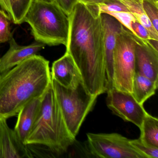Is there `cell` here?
<instances>
[{
    "mask_svg": "<svg viewBox=\"0 0 158 158\" xmlns=\"http://www.w3.org/2000/svg\"><path fill=\"white\" fill-rule=\"evenodd\" d=\"M68 17L66 52L75 63L88 91L98 97L108 90L101 15L96 6L78 2Z\"/></svg>",
    "mask_w": 158,
    "mask_h": 158,
    "instance_id": "1",
    "label": "cell"
},
{
    "mask_svg": "<svg viewBox=\"0 0 158 158\" xmlns=\"http://www.w3.org/2000/svg\"><path fill=\"white\" fill-rule=\"evenodd\" d=\"M51 83L49 61L37 54L0 74V120L17 115L26 104L43 96Z\"/></svg>",
    "mask_w": 158,
    "mask_h": 158,
    "instance_id": "2",
    "label": "cell"
},
{
    "mask_svg": "<svg viewBox=\"0 0 158 158\" xmlns=\"http://www.w3.org/2000/svg\"><path fill=\"white\" fill-rule=\"evenodd\" d=\"M59 107L52 83L46 91L26 145L45 146L57 154L66 152L74 142Z\"/></svg>",
    "mask_w": 158,
    "mask_h": 158,
    "instance_id": "3",
    "label": "cell"
},
{
    "mask_svg": "<svg viewBox=\"0 0 158 158\" xmlns=\"http://www.w3.org/2000/svg\"><path fill=\"white\" fill-rule=\"evenodd\" d=\"M37 42L49 46H66L69 28L68 15L55 2L33 0L24 19Z\"/></svg>",
    "mask_w": 158,
    "mask_h": 158,
    "instance_id": "4",
    "label": "cell"
},
{
    "mask_svg": "<svg viewBox=\"0 0 158 158\" xmlns=\"http://www.w3.org/2000/svg\"><path fill=\"white\" fill-rule=\"evenodd\" d=\"M52 83L67 128L75 138L98 96L91 95L83 81L73 88L64 87L52 79Z\"/></svg>",
    "mask_w": 158,
    "mask_h": 158,
    "instance_id": "5",
    "label": "cell"
},
{
    "mask_svg": "<svg viewBox=\"0 0 158 158\" xmlns=\"http://www.w3.org/2000/svg\"><path fill=\"white\" fill-rule=\"evenodd\" d=\"M135 51L133 33L123 26L116 37L114 51L113 88L132 94L135 73Z\"/></svg>",
    "mask_w": 158,
    "mask_h": 158,
    "instance_id": "6",
    "label": "cell"
},
{
    "mask_svg": "<svg viewBox=\"0 0 158 158\" xmlns=\"http://www.w3.org/2000/svg\"><path fill=\"white\" fill-rule=\"evenodd\" d=\"M88 146L92 155L103 158H147L135 148L130 139L117 133H87Z\"/></svg>",
    "mask_w": 158,
    "mask_h": 158,
    "instance_id": "7",
    "label": "cell"
},
{
    "mask_svg": "<svg viewBox=\"0 0 158 158\" xmlns=\"http://www.w3.org/2000/svg\"><path fill=\"white\" fill-rule=\"evenodd\" d=\"M107 107L117 116L133 123L140 129L144 118L148 114L132 94L114 88L107 91Z\"/></svg>",
    "mask_w": 158,
    "mask_h": 158,
    "instance_id": "8",
    "label": "cell"
},
{
    "mask_svg": "<svg viewBox=\"0 0 158 158\" xmlns=\"http://www.w3.org/2000/svg\"><path fill=\"white\" fill-rule=\"evenodd\" d=\"M135 42V71L158 83V50L152 41L133 34Z\"/></svg>",
    "mask_w": 158,
    "mask_h": 158,
    "instance_id": "9",
    "label": "cell"
},
{
    "mask_svg": "<svg viewBox=\"0 0 158 158\" xmlns=\"http://www.w3.org/2000/svg\"><path fill=\"white\" fill-rule=\"evenodd\" d=\"M101 15L103 26L105 71L108 90L113 88L114 51L116 43V37L122 30L123 26L110 15L102 13Z\"/></svg>",
    "mask_w": 158,
    "mask_h": 158,
    "instance_id": "10",
    "label": "cell"
},
{
    "mask_svg": "<svg viewBox=\"0 0 158 158\" xmlns=\"http://www.w3.org/2000/svg\"><path fill=\"white\" fill-rule=\"evenodd\" d=\"M27 145L20 139L6 119L0 120V158H34Z\"/></svg>",
    "mask_w": 158,
    "mask_h": 158,
    "instance_id": "11",
    "label": "cell"
},
{
    "mask_svg": "<svg viewBox=\"0 0 158 158\" xmlns=\"http://www.w3.org/2000/svg\"><path fill=\"white\" fill-rule=\"evenodd\" d=\"M9 43V49L0 59V74L10 70L26 59L37 55L46 46L39 42L21 46L17 44L13 36Z\"/></svg>",
    "mask_w": 158,
    "mask_h": 158,
    "instance_id": "12",
    "label": "cell"
},
{
    "mask_svg": "<svg viewBox=\"0 0 158 158\" xmlns=\"http://www.w3.org/2000/svg\"><path fill=\"white\" fill-rule=\"evenodd\" d=\"M51 74L52 79L64 87H75L83 81L75 63L67 52L53 63Z\"/></svg>",
    "mask_w": 158,
    "mask_h": 158,
    "instance_id": "13",
    "label": "cell"
},
{
    "mask_svg": "<svg viewBox=\"0 0 158 158\" xmlns=\"http://www.w3.org/2000/svg\"><path fill=\"white\" fill-rule=\"evenodd\" d=\"M42 97L29 102L17 114V122L14 129L25 144L38 114Z\"/></svg>",
    "mask_w": 158,
    "mask_h": 158,
    "instance_id": "14",
    "label": "cell"
},
{
    "mask_svg": "<svg viewBox=\"0 0 158 158\" xmlns=\"http://www.w3.org/2000/svg\"><path fill=\"white\" fill-rule=\"evenodd\" d=\"M158 86V83L135 73L133 80L132 95L139 103L143 105L147 100L155 94Z\"/></svg>",
    "mask_w": 158,
    "mask_h": 158,
    "instance_id": "15",
    "label": "cell"
},
{
    "mask_svg": "<svg viewBox=\"0 0 158 158\" xmlns=\"http://www.w3.org/2000/svg\"><path fill=\"white\" fill-rule=\"evenodd\" d=\"M125 6L138 22L145 27L149 33L152 40L158 45V31L152 24L147 16L144 7L143 0H119Z\"/></svg>",
    "mask_w": 158,
    "mask_h": 158,
    "instance_id": "16",
    "label": "cell"
},
{
    "mask_svg": "<svg viewBox=\"0 0 158 158\" xmlns=\"http://www.w3.org/2000/svg\"><path fill=\"white\" fill-rule=\"evenodd\" d=\"M139 138L145 143L158 148V119L148 114L140 127Z\"/></svg>",
    "mask_w": 158,
    "mask_h": 158,
    "instance_id": "17",
    "label": "cell"
},
{
    "mask_svg": "<svg viewBox=\"0 0 158 158\" xmlns=\"http://www.w3.org/2000/svg\"><path fill=\"white\" fill-rule=\"evenodd\" d=\"M33 0H10V20L15 24L24 23L25 16L28 11Z\"/></svg>",
    "mask_w": 158,
    "mask_h": 158,
    "instance_id": "18",
    "label": "cell"
},
{
    "mask_svg": "<svg viewBox=\"0 0 158 158\" xmlns=\"http://www.w3.org/2000/svg\"><path fill=\"white\" fill-rule=\"evenodd\" d=\"M133 147L143 153L147 158H158V148L151 146L141 140L140 138L130 139Z\"/></svg>",
    "mask_w": 158,
    "mask_h": 158,
    "instance_id": "19",
    "label": "cell"
},
{
    "mask_svg": "<svg viewBox=\"0 0 158 158\" xmlns=\"http://www.w3.org/2000/svg\"><path fill=\"white\" fill-rule=\"evenodd\" d=\"M10 20L8 15L0 10V44L9 41L13 36L10 28Z\"/></svg>",
    "mask_w": 158,
    "mask_h": 158,
    "instance_id": "20",
    "label": "cell"
},
{
    "mask_svg": "<svg viewBox=\"0 0 158 158\" xmlns=\"http://www.w3.org/2000/svg\"><path fill=\"white\" fill-rule=\"evenodd\" d=\"M98 12L108 14L117 12H129L124 5L119 1H113L95 6Z\"/></svg>",
    "mask_w": 158,
    "mask_h": 158,
    "instance_id": "21",
    "label": "cell"
},
{
    "mask_svg": "<svg viewBox=\"0 0 158 158\" xmlns=\"http://www.w3.org/2000/svg\"><path fill=\"white\" fill-rule=\"evenodd\" d=\"M143 7L152 24L158 31V5L152 2L143 0Z\"/></svg>",
    "mask_w": 158,
    "mask_h": 158,
    "instance_id": "22",
    "label": "cell"
},
{
    "mask_svg": "<svg viewBox=\"0 0 158 158\" xmlns=\"http://www.w3.org/2000/svg\"><path fill=\"white\" fill-rule=\"evenodd\" d=\"M116 19L124 27L134 34L132 23L136 20L134 15L129 12H117L108 14Z\"/></svg>",
    "mask_w": 158,
    "mask_h": 158,
    "instance_id": "23",
    "label": "cell"
},
{
    "mask_svg": "<svg viewBox=\"0 0 158 158\" xmlns=\"http://www.w3.org/2000/svg\"><path fill=\"white\" fill-rule=\"evenodd\" d=\"M132 28L135 35L144 40L152 41L148 29L137 20L134 21L132 23ZM154 44L158 47V45H156L155 43Z\"/></svg>",
    "mask_w": 158,
    "mask_h": 158,
    "instance_id": "24",
    "label": "cell"
},
{
    "mask_svg": "<svg viewBox=\"0 0 158 158\" xmlns=\"http://www.w3.org/2000/svg\"><path fill=\"white\" fill-rule=\"evenodd\" d=\"M54 2L69 16L79 1L78 0H54Z\"/></svg>",
    "mask_w": 158,
    "mask_h": 158,
    "instance_id": "25",
    "label": "cell"
},
{
    "mask_svg": "<svg viewBox=\"0 0 158 158\" xmlns=\"http://www.w3.org/2000/svg\"><path fill=\"white\" fill-rule=\"evenodd\" d=\"M119 0H78V1L87 6H95L108 2Z\"/></svg>",
    "mask_w": 158,
    "mask_h": 158,
    "instance_id": "26",
    "label": "cell"
},
{
    "mask_svg": "<svg viewBox=\"0 0 158 158\" xmlns=\"http://www.w3.org/2000/svg\"><path fill=\"white\" fill-rule=\"evenodd\" d=\"M0 7H1L2 10L7 12L9 18H10L11 10L10 0H0Z\"/></svg>",
    "mask_w": 158,
    "mask_h": 158,
    "instance_id": "27",
    "label": "cell"
},
{
    "mask_svg": "<svg viewBox=\"0 0 158 158\" xmlns=\"http://www.w3.org/2000/svg\"><path fill=\"white\" fill-rule=\"evenodd\" d=\"M147 1H149L152 2H154L156 4L158 5V0H147Z\"/></svg>",
    "mask_w": 158,
    "mask_h": 158,
    "instance_id": "28",
    "label": "cell"
},
{
    "mask_svg": "<svg viewBox=\"0 0 158 158\" xmlns=\"http://www.w3.org/2000/svg\"><path fill=\"white\" fill-rule=\"evenodd\" d=\"M40 1H43L48 2H54V0H40Z\"/></svg>",
    "mask_w": 158,
    "mask_h": 158,
    "instance_id": "29",
    "label": "cell"
}]
</instances>
